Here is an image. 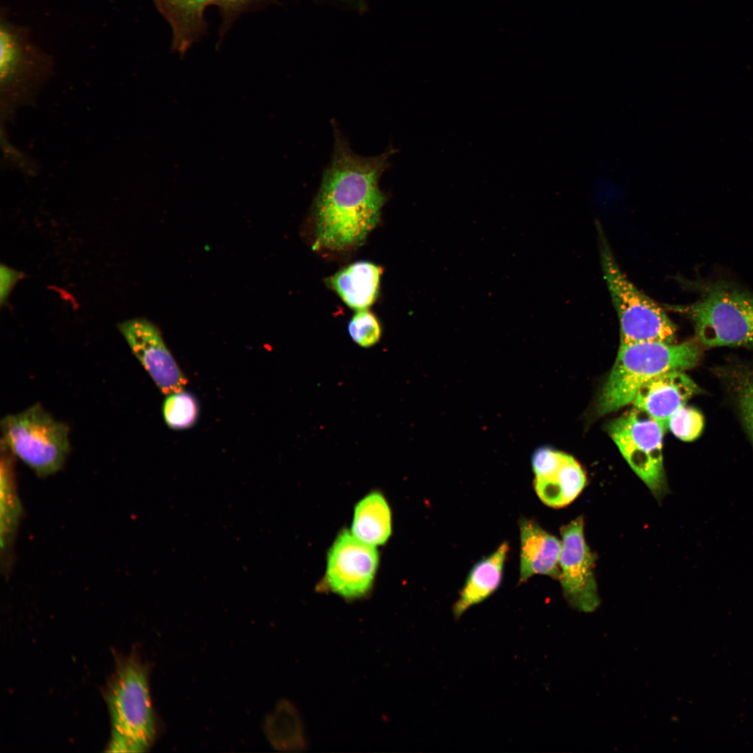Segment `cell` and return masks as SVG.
Wrapping results in <instances>:
<instances>
[{
	"instance_id": "15",
	"label": "cell",
	"mask_w": 753,
	"mask_h": 753,
	"mask_svg": "<svg viewBox=\"0 0 753 753\" xmlns=\"http://www.w3.org/2000/svg\"><path fill=\"white\" fill-rule=\"evenodd\" d=\"M158 11L169 24L172 48L185 54L204 29V13L217 0H153Z\"/></svg>"
},
{
	"instance_id": "3",
	"label": "cell",
	"mask_w": 753,
	"mask_h": 753,
	"mask_svg": "<svg viewBox=\"0 0 753 753\" xmlns=\"http://www.w3.org/2000/svg\"><path fill=\"white\" fill-rule=\"evenodd\" d=\"M693 285L700 294L699 299L670 308L691 320L699 344L753 347V294L723 280Z\"/></svg>"
},
{
	"instance_id": "18",
	"label": "cell",
	"mask_w": 753,
	"mask_h": 753,
	"mask_svg": "<svg viewBox=\"0 0 753 753\" xmlns=\"http://www.w3.org/2000/svg\"><path fill=\"white\" fill-rule=\"evenodd\" d=\"M351 532L360 541L374 547L387 541L391 533V514L380 492H372L357 503Z\"/></svg>"
},
{
	"instance_id": "4",
	"label": "cell",
	"mask_w": 753,
	"mask_h": 753,
	"mask_svg": "<svg viewBox=\"0 0 753 753\" xmlns=\"http://www.w3.org/2000/svg\"><path fill=\"white\" fill-rule=\"evenodd\" d=\"M112 720L109 751L143 752L154 736V720L146 671L137 661L119 663L107 693Z\"/></svg>"
},
{
	"instance_id": "26",
	"label": "cell",
	"mask_w": 753,
	"mask_h": 753,
	"mask_svg": "<svg viewBox=\"0 0 753 753\" xmlns=\"http://www.w3.org/2000/svg\"><path fill=\"white\" fill-rule=\"evenodd\" d=\"M356 8H363L366 5L367 0H341Z\"/></svg>"
},
{
	"instance_id": "11",
	"label": "cell",
	"mask_w": 753,
	"mask_h": 753,
	"mask_svg": "<svg viewBox=\"0 0 753 753\" xmlns=\"http://www.w3.org/2000/svg\"><path fill=\"white\" fill-rule=\"evenodd\" d=\"M117 327L135 357L164 395L167 396L184 390L188 379L153 324L145 319L135 318L119 323Z\"/></svg>"
},
{
	"instance_id": "25",
	"label": "cell",
	"mask_w": 753,
	"mask_h": 753,
	"mask_svg": "<svg viewBox=\"0 0 753 753\" xmlns=\"http://www.w3.org/2000/svg\"><path fill=\"white\" fill-rule=\"evenodd\" d=\"M256 0H217L216 5L225 17H231L245 10Z\"/></svg>"
},
{
	"instance_id": "16",
	"label": "cell",
	"mask_w": 753,
	"mask_h": 753,
	"mask_svg": "<svg viewBox=\"0 0 753 753\" xmlns=\"http://www.w3.org/2000/svg\"><path fill=\"white\" fill-rule=\"evenodd\" d=\"M383 269L369 261H358L328 279L330 287L352 309L366 310L376 299Z\"/></svg>"
},
{
	"instance_id": "23",
	"label": "cell",
	"mask_w": 753,
	"mask_h": 753,
	"mask_svg": "<svg viewBox=\"0 0 753 753\" xmlns=\"http://www.w3.org/2000/svg\"><path fill=\"white\" fill-rule=\"evenodd\" d=\"M703 425V417L698 410L683 406L669 418L667 427L678 439L691 441L700 436Z\"/></svg>"
},
{
	"instance_id": "21",
	"label": "cell",
	"mask_w": 753,
	"mask_h": 753,
	"mask_svg": "<svg viewBox=\"0 0 753 753\" xmlns=\"http://www.w3.org/2000/svg\"><path fill=\"white\" fill-rule=\"evenodd\" d=\"M166 424L173 429H184L197 421L199 408L195 397L183 390L167 395L162 405Z\"/></svg>"
},
{
	"instance_id": "9",
	"label": "cell",
	"mask_w": 753,
	"mask_h": 753,
	"mask_svg": "<svg viewBox=\"0 0 753 753\" xmlns=\"http://www.w3.org/2000/svg\"><path fill=\"white\" fill-rule=\"evenodd\" d=\"M378 565L375 547L344 530L329 550L325 584L330 591L346 599L364 597L372 586Z\"/></svg>"
},
{
	"instance_id": "17",
	"label": "cell",
	"mask_w": 753,
	"mask_h": 753,
	"mask_svg": "<svg viewBox=\"0 0 753 753\" xmlns=\"http://www.w3.org/2000/svg\"><path fill=\"white\" fill-rule=\"evenodd\" d=\"M508 549V543L504 542L492 554L473 565L453 606V615L456 619L471 606L487 599L499 588Z\"/></svg>"
},
{
	"instance_id": "5",
	"label": "cell",
	"mask_w": 753,
	"mask_h": 753,
	"mask_svg": "<svg viewBox=\"0 0 753 753\" xmlns=\"http://www.w3.org/2000/svg\"><path fill=\"white\" fill-rule=\"evenodd\" d=\"M598 231L602 268L620 322V344L673 343L675 325L657 303L624 275L600 227Z\"/></svg>"
},
{
	"instance_id": "6",
	"label": "cell",
	"mask_w": 753,
	"mask_h": 753,
	"mask_svg": "<svg viewBox=\"0 0 753 753\" xmlns=\"http://www.w3.org/2000/svg\"><path fill=\"white\" fill-rule=\"evenodd\" d=\"M1 443L40 477L57 472L70 450L69 429L36 404L1 422Z\"/></svg>"
},
{
	"instance_id": "19",
	"label": "cell",
	"mask_w": 753,
	"mask_h": 753,
	"mask_svg": "<svg viewBox=\"0 0 753 753\" xmlns=\"http://www.w3.org/2000/svg\"><path fill=\"white\" fill-rule=\"evenodd\" d=\"M1 547L7 554L15 535L21 508L15 490L13 452L1 443Z\"/></svg>"
},
{
	"instance_id": "22",
	"label": "cell",
	"mask_w": 753,
	"mask_h": 753,
	"mask_svg": "<svg viewBox=\"0 0 753 753\" xmlns=\"http://www.w3.org/2000/svg\"><path fill=\"white\" fill-rule=\"evenodd\" d=\"M348 330L352 340L363 347L376 344L381 335L377 318L367 309L357 311L349 323Z\"/></svg>"
},
{
	"instance_id": "14",
	"label": "cell",
	"mask_w": 753,
	"mask_h": 753,
	"mask_svg": "<svg viewBox=\"0 0 753 753\" xmlns=\"http://www.w3.org/2000/svg\"><path fill=\"white\" fill-rule=\"evenodd\" d=\"M519 581L525 582L534 575H545L559 579V557L561 541L545 531L535 522L519 520Z\"/></svg>"
},
{
	"instance_id": "13",
	"label": "cell",
	"mask_w": 753,
	"mask_h": 753,
	"mask_svg": "<svg viewBox=\"0 0 753 753\" xmlns=\"http://www.w3.org/2000/svg\"><path fill=\"white\" fill-rule=\"evenodd\" d=\"M700 393L699 387L683 371H668L644 383L632 402L667 429L671 415Z\"/></svg>"
},
{
	"instance_id": "8",
	"label": "cell",
	"mask_w": 753,
	"mask_h": 753,
	"mask_svg": "<svg viewBox=\"0 0 753 753\" xmlns=\"http://www.w3.org/2000/svg\"><path fill=\"white\" fill-rule=\"evenodd\" d=\"M0 47L1 89L8 107L39 87L52 73L53 62L33 40L28 29L10 21L3 11Z\"/></svg>"
},
{
	"instance_id": "1",
	"label": "cell",
	"mask_w": 753,
	"mask_h": 753,
	"mask_svg": "<svg viewBox=\"0 0 753 753\" xmlns=\"http://www.w3.org/2000/svg\"><path fill=\"white\" fill-rule=\"evenodd\" d=\"M392 151L360 156L336 133L333 158L315 200L314 248L339 251L365 240L378 223L386 200L379 182Z\"/></svg>"
},
{
	"instance_id": "10",
	"label": "cell",
	"mask_w": 753,
	"mask_h": 753,
	"mask_svg": "<svg viewBox=\"0 0 753 753\" xmlns=\"http://www.w3.org/2000/svg\"><path fill=\"white\" fill-rule=\"evenodd\" d=\"M561 535L559 580L563 595L572 607L593 611L600 604L593 574L595 556L585 540L582 517L563 526Z\"/></svg>"
},
{
	"instance_id": "12",
	"label": "cell",
	"mask_w": 753,
	"mask_h": 753,
	"mask_svg": "<svg viewBox=\"0 0 753 753\" xmlns=\"http://www.w3.org/2000/svg\"><path fill=\"white\" fill-rule=\"evenodd\" d=\"M535 490L541 501L552 508L573 501L586 485V476L570 455L549 448H540L531 458Z\"/></svg>"
},
{
	"instance_id": "20",
	"label": "cell",
	"mask_w": 753,
	"mask_h": 753,
	"mask_svg": "<svg viewBox=\"0 0 753 753\" xmlns=\"http://www.w3.org/2000/svg\"><path fill=\"white\" fill-rule=\"evenodd\" d=\"M715 374L726 385L753 446V365L733 363Z\"/></svg>"
},
{
	"instance_id": "24",
	"label": "cell",
	"mask_w": 753,
	"mask_h": 753,
	"mask_svg": "<svg viewBox=\"0 0 753 753\" xmlns=\"http://www.w3.org/2000/svg\"><path fill=\"white\" fill-rule=\"evenodd\" d=\"M24 277L23 273L16 271L9 266L1 264L0 266V302L2 305L7 300L10 291Z\"/></svg>"
},
{
	"instance_id": "2",
	"label": "cell",
	"mask_w": 753,
	"mask_h": 753,
	"mask_svg": "<svg viewBox=\"0 0 753 753\" xmlns=\"http://www.w3.org/2000/svg\"><path fill=\"white\" fill-rule=\"evenodd\" d=\"M701 356L697 340L678 344L661 342L620 344L598 397V413L604 415L632 402L639 388L647 381L668 371L692 368Z\"/></svg>"
},
{
	"instance_id": "7",
	"label": "cell",
	"mask_w": 753,
	"mask_h": 753,
	"mask_svg": "<svg viewBox=\"0 0 753 753\" xmlns=\"http://www.w3.org/2000/svg\"><path fill=\"white\" fill-rule=\"evenodd\" d=\"M664 431L657 421L635 407L608 426L625 459L657 500L668 492L662 451Z\"/></svg>"
}]
</instances>
